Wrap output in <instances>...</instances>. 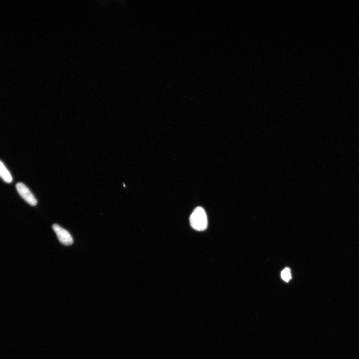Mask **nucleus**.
<instances>
[{"label":"nucleus","instance_id":"nucleus-1","mask_svg":"<svg viewBox=\"0 0 359 359\" xmlns=\"http://www.w3.org/2000/svg\"><path fill=\"white\" fill-rule=\"evenodd\" d=\"M189 222L194 229L197 231L204 230L207 226V218L204 209L201 207H196L190 216Z\"/></svg>","mask_w":359,"mask_h":359},{"label":"nucleus","instance_id":"nucleus-2","mask_svg":"<svg viewBox=\"0 0 359 359\" xmlns=\"http://www.w3.org/2000/svg\"><path fill=\"white\" fill-rule=\"evenodd\" d=\"M52 228L56 233L59 241L63 245H70L73 242V239L70 233L57 224L52 225Z\"/></svg>","mask_w":359,"mask_h":359},{"label":"nucleus","instance_id":"nucleus-3","mask_svg":"<svg viewBox=\"0 0 359 359\" xmlns=\"http://www.w3.org/2000/svg\"><path fill=\"white\" fill-rule=\"evenodd\" d=\"M15 186L18 193L25 201L32 206L36 205V199L29 188L24 183L18 182Z\"/></svg>","mask_w":359,"mask_h":359},{"label":"nucleus","instance_id":"nucleus-4","mask_svg":"<svg viewBox=\"0 0 359 359\" xmlns=\"http://www.w3.org/2000/svg\"><path fill=\"white\" fill-rule=\"evenodd\" d=\"M0 177L6 182L10 183L12 178L9 172L7 170L3 163L0 161Z\"/></svg>","mask_w":359,"mask_h":359},{"label":"nucleus","instance_id":"nucleus-5","mask_svg":"<svg viewBox=\"0 0 359 359\" xmlns=\"http://www.w3.org/2000/svg\"><path fill=\"white\" fill-rule=\"evenodd\" d=\"M281 276L284 281L288 282L292 277L290 269L288 267L284 269L281 273Z\"/></svg>","mask_w":359,"mask_h":359}]
</instances>
